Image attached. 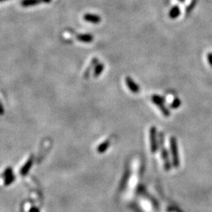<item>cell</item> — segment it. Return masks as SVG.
Returning <instances> with one entry per match:
<instances>
[{
	"mask_svg": "<svg viewBox=\"0 0 212 212\" xmlns=\"http://www.w3.org/2000/svg\"><path fill=\"white\" fill-rule=\"evenodd\" d=\"M84 20L87 21V22L97 24V23L101 21V17L98 15H95V14H87L84 15Z\"/></svg>",
	"mask_w": 212,
	"mask_h": 212,
	"instance_id": "cell-4",
	"label": "cell"
},
{
	"mask_svg": "<svg viewBox=\"0 0 212 212\" xmlns=\"http://www.w3.org/2000/svg\"><path fill=\"white\" fill-rule=\"evenodd\" d=\"M3 1H6V0H0V2H3Z\"/></svg>",
	"mask_w": 212,
	"mask_h": 212,
	"instance_id": "cell-13",
	"label": "cell"
},
{
	"mask_svg": "<svg viewBox=\"0 0 212 212\" xmlns=\"http://www.w3.org/2000/svg\"><path fill=\"white\" fill-rule=\"evenodd\" d=\"M171 149L172 156H173L174 166L178 167V165H179V160H178V145H177L176 139L174 137H171Z\"/></svg>",
	"mask_w": 212,
	"mask_h": 212,
	"instance_id": "cell-1",
	"label": "cell"
},
{
	"mask_svg": "<svg viewBox=\"0 0 212 212\" xmlns=\"http://www.w3.org/2000/svg\"><path fill=\"white\" fill-rule=\"evenodd\" d=\"M150 145H151L152 153H155L156 150V128L152 127L150 129Z\"/></svg>",
	"mask_w": 212,
	"mask_h": 212,
	"instance_id": "cell-3",
	"label": "cell"
},
{
	"mask_svg": "<svg viewBox=\"0 0 212 212\" xmlns=\"http://www.w3.org/2000/svg\"><path fill=\"white\" fill-rule=\"evenodd\" d=\"M126 83L128 86L130 90L132 92H134V93H137V92L139 91V87H138L137 84H136L134 80L131 78H130V77H127L126 78Z\"/></svg>",
	"mask_w": 212,
	"mask_h": 212,
	"instance_id": "cell-5",
	"label": "cell"
},
{
	"mask_svg": "<svg viewBox=\"0 0 212 212\" xmlns=\"http://www.w3.org/2000/svg\"><path fill=\"white\" fill-rule=\"evenodd\" d=\"M152 102H153V103L156 104L158 106V108H160V109L161 110L163 115H165V116H169L170 112L169 111L163 106V99L161 97L157 96V95H153V97H152Z\"/></svg>",
	"mask_w": 212,
	"mask_h": 212,
	"instance_id": "cell-2",
	"label": "cell"
},
{
	"mask_svg": "<svg viewBox=\"0 0 212 212\" xmlns=\"http://www.w3.org/2000/svg\"><path fill=\"white\" fill-rule=\"evenodd\" d=\"M51 0H42V2H46V3H48V2H50Z\"/></svg>",
	"mask_w": 212,
	"mask_h": 212,
	"instance_id": "cell-12",
	"label": "cell"
},
{
	"mask_svg": "<svg viewBox=\"0 0 212 212\" xmlns=\"http://www.w3.org/2000/svg\"><path fill=\"white\" fill-rule=\"evenodd\" d=\"M207 61H208L209 64H210V66L212 67V54L211 53H209V54H207Z\"/></svg>",
	"mask_w": 212,
	"mask_h": 212,
	"instance_id": "cell-10",
	"label": "cell"
},
{
	"mask_svg": "<svg viewBox=\"0 0 212 212\" xmlns=\"http://www.w3.org/2000/svg\"><path fill=\"white\" fill-rule=\"evenodd\" d=\"M42 2V0H23L21 2V5L24 7L31 6H36L37 4Z\"/></svg>",
	"mask_w": 212,
	"mask_h": 212,
	"instance_id": "cell-6",
	"label": "cell"
},
{
	"mask_svg": "<svg viewBox=\"0 0 212 212\" xmlns=\"http://www.w3.org/2000/svg\"><path fill=\"white\" fill-rule=\"evenodd\" d=\"M180 9L178 6H174L171 10H170L169 17L171 19H175L180 15Z\"/></svg>",
	"mask_w": 212,
	"mask_h": 212,
	"instance_id": "cell-8",
	"label": "cell"
},
{
	"mask_svg": "<svg viewBox=\"0 0 212 212\" xmlns=\"http://www.w3.org/2000/svg\"><path fill=\"white\" fill-rule=\"evenodd\" d=\"M77 39H78L80 41H81V42H90L93 41V36H91V35L83 34V35H80V36H78Z\"/></svg>",
	"mask_w": 212,
	"mask_h": 212,
	"instance_id": "cell-7",
	"label": "cell"
},
{
	"mask_svg": "<svg viewBox=\"0 0 212 212\" xmlns=\"http://www.w3.org/2000/svg\"><path fill=\"white\" fill-rule=\"evenodd\" d=\"M104 68V65H102V64H99L97 67H96V69H95V75L97 76L99 75L102 71H103Z\"/></svg>",
	"mask_w": 212,
	"mask_h": 212,
	"instance_id": "cell-9",
	"label": "cell"
},
{
	"mask_svg": "<svg viewBox=\"0 0 212 212\" xmlns=\"http://www.w3.org/2000/svg\"><path fill=\"white\" fill-rule=\"evenodd\" d=\"M179 104H180V102H179V100L178 99H176V100L174 102V103L172 104V107L173 108H178V106L179 105Z\"/></svg>",
	"mask_w": 212,
	"mask_h": 212,
	"instance_id": "cell-11",
	"label": "cell"
}]
</instances>
